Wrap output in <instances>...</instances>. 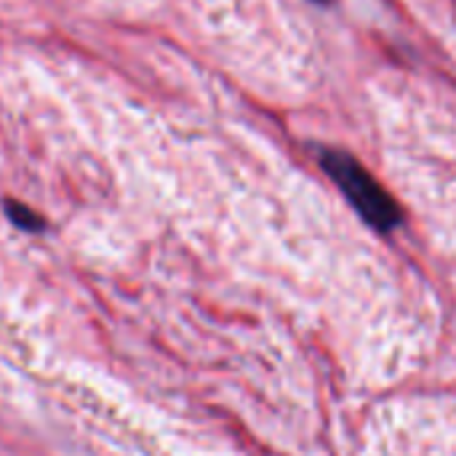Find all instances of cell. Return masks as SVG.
I'll return each mask as SVG.
<instances>
[{"instance_id":"1","label":"cell","mask_w":456,"mask_h":456,"mask_svg":"<svg viewBox=\"0 0 456 456\" xmlns=\"http://www.w3.org/2000/svg\"><path fill=\"white\" fill-rule=\"evenodd\" d=\"M321 163L326 174L337 182V187L345 192V198L353 203V208L379 232H390L401 224L403 211L398 200L347 152L342 150H326L321 155Z\"/></svg>"},{"instance_id":"2","label":"cell","mask_w":456,"mask_h":456,"mask_svg":"<svg viewBox=\"0 0 456 456\" xmlns=\"http://www.w3.org/2000/svg\"><path fill=\"white\" fill-rule=\"evenodd\" d=\"M5 216L11 219L13 227H19L24 232H40V230H45V219L35 208H29L27 203L5 200Z\"/></svg>"}]
</instances>
